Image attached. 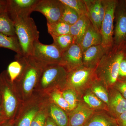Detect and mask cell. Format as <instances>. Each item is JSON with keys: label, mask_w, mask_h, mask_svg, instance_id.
<instances>
[{"label": "cell", "mask_w": 126, "mask_h": 126, "mask_svg": "<svg viewBox=\"0 0 126 126\" xmlns=\"http://www.w3.org/2000/svg\"><path fill=\"white\" fill-rule=\"evenodd\" d=\"M51 98L54 104L66 112H70V110L69 105L63 97L61 92L55 90L51 94Z\"/></svg>", "instance_id": "cell-30"}, {"label": "cell", "mask_w": 126, "mask_h": 126, "mask_svg": "<svg viewBox=\"0 0 126 126\" xmlns=\"http://www.w3.org/2000/svg\"><path fill=\"white\" fill-rule=\"evenodd\" d=\"M124 53H125V54L126 55V47L124 49Z\"/></svg>", "instance_id": "cell-42"}, {"label": "cell", "mask_w": 126, "mask_h": 126, "mask_svg": "<svg viewBox=\"0 0 126 126\" xmlns=\"http://www.w3.org/2000/svg\"><path fill=\"white\" fill-rule=\"evenodd\" d=\"M40 0H7V12L13 21L27 18Z\"/></svg>", "instance_id": "cell-10"}, {"label": "cell", "mask_w": 126, "mask_h": 126, "mask_svg": "<svg viewBox=\"0 0 126 126\" xmlns=\"http://www.w3.org/2000/svg\"><path fill=\"white\" fill-rule=\"evenodd\" d=\"M7 0H0V14L7 12Z\"/></svg>", "instance_id": "cell-37"}, {"label": "cell", "mask_w": 126, "mask_h": 126, "mask_svg": "<svg viewBox=\"0 0 126 126\" xmlns=\"http://www.w3.org/2000/svg\"><path fill=\"white\" fill-rule=\"evenodd\" d=\"M79 99L82 100L94 111L106 110L108 111L107 105L93 93L90 88L86 90Z\"/></svg>", "instance_id": "cell-19"}, {"label": "cell", "mask_w": 126, "mask_h": 126, "mask_svg": "<svg viewBox=\"0 0 126 126\" xmlns=\"http://www.w3.org/2000/svg\"><path fill=\"white\" fill-rule=\"evenodd\" d=\"M49 114L51 118L58 126H68V116L67 113L54 103L50 104Z\"/></svg>", "instance_id": "cell-20"}, {"label": "cell", "mask_w": 126, "mask_h": 126, "mask_svg": "<svg viewBox=\"0 0 126 126\" xmlns=\"http://www.w3.org/2000/svg\"><path fill=\"white\" fill-rule=\"evenodd\" d=\"M37 113V109H32L29 110L21 118L17 126H31L33 119Z\"/></svg>", "instance_id": "cell-31"}, {"label": "cell", "mask_w": 126, "mask_h": 126, "mask_svg": "<svg viewBox=\"0 0 126 126\" xmlns=\"http://www.w3.org/2000/svg\"><path fill=\"white\" fill-rule=\"evenodd\" d=\"M45 126H58L51 118H48L46 120Z\"/></svg>", "instance_id": "cell-38"}, {"label": "cell", "mask_w": 126, "mask_h": 126, "mask_svg": "<svg viewBox=\"0 0 126 126\" xmlns=\"http://www.w3.org/2000/svg\"><path fill=\"white\" fill-rule=\"evenodd\" d=\"M61 93L63 97L69 105L71 111L73 110L76 107L79 101L77 93L74 90L68 88H65Z\"/></svg>", "instance_id": "cell-27"}, {"label": "cell", "mask_w": 126, "mask_h": 126, "mask_svg": "<svg viewBox=\"0 0 126 126\" xmlns=\"http://www.w3.org/2000/svg\"><path fill=\"white\" fill-rule=\"evenodd\" d=\"M49 33L53 36H58L70 34V26L61 21L53 24L47 23Z\"/></svg>", "instance_id": "cell-24"}, {"label": "cell", "mask_w": 126, "mask_h": 126, "mask_svg": "<svg viewBox=\"0 0 126 126\" xmlns=\"http://www.w3.org/2000/svg\"><path fill=\"white\" fill-rule=\"evenodd\" d=\"M118 126H126V112L116 118Z\"/></svg>", "instance_id": "cell-35"}, {"label": "cell", "mask_w": 126, "mask_h": 126, "mask_svg": "<svg viewBox=\"0 0 126 126\" xmlns=\"http://www.w3.org/2000/svg\"><path fill=\"white\" fill-rule=\"evenodd\" d=\"M94 111L79 99L76 107L68 113V126H84Z\"/></svg>", "instance_id": "cell-12"}, {"label": "cell", "mask_w": 126, "mask_h": 126, "mask_svg": "<svg viewBox=\"0 0 126 126\" xmlns=\"http://www.w3.org/2000/svg\"><path fill=\"white\" fill-rule=\"evenodd\" d=\"M68 73L65 68L60 64L47 65L41 76V86L44 88L55 86L64 89L66 86Z\"/></svg>", "instance_id": "cell-8"}, {"label": "cell", "mask_w": 126, "mask_h": 126, "mask_svg": "<svg viewBox=\"0 0 126 126\" xmlns=\"http://www.w3.org/2000/svg\"><path fill=\"white\" fill-rule=\"evenodd\" d=\"M124 55V49L112 47L106 52L95 68L96 78L108 88L113 87L117 81L119 65Z\"/></svg>", "instance_id": "cell-1"}, {"label": "cell", "mask_w": 126, "mask_h": 126, "mask_svg": "<svg viewBox=\"0 0 126 126\" xmlns=\"http://www.w3.org/2000/svg\"><path fill=\"white\" fill-rule=\"evenodd\" d=\"M16 58L15 61L10 63L7 68V75L12 83L22 74L23 75L24 72L23 64L27 60V58L23 55L16 54Z\"/></svg>", "instance_id": "cell-18"}, {"label": "cell", "mask_w": 126, "mask_h": 126, "mask_svg": "<svg viewBox=\"0 0 126 126\" xmlns=\"http://www.w3.org/2000/svg\"><path fill=\"white\" fill-rule=\"evenodd\" d=\"M84 126H118L116 119L106 110L94 111Z\"/></svg>", "instance_id": "cell-15"}, {"label": "cell", "mask_w": 126, "mask_h": 126, "mask_svg": "<svg viewBox=\"0 0 126 126\" xmlns=\"http://www.w3.org/2000/svg\"></svg>", "instance_id": "cell-43"}, {"label": "cell", "mask_w": 126, "mask_h": 126, "mask_svg": "<svg viewBox=\"0 0 126 126\" xmlns=\"http://www.w3.org/2000/svg\"><path fill=\"white\" fill-rule=\"evenodd\" d=\"M104 15H105V7L104 4L102 0H101L100 5H99V12H98V16L99 20L101 25L104 18Z\"/></svg>", "instance_id": "cell-36"}, {"label": "cell", "mask_w": 126, "mask_h": 126, "mask_svg": "<svg viewBox=\"0 0 126 126\" xmlns=\"http://www.w3.org/2000/svg\"><path fill=\"white\" fill-rule=\"evenodd\" d=\"M63 53L53 43L50 45L42 44L39 41L35 43L32 57L46 66L60 64Z\"/></svg>", "instance_id": "cell-6"}, {"label": "cell", "mask_w": 126, "mask_h": 126, "mask_svg": "<svg viewBox=\"0 0 126 126\" xmlns=\"http://www.w3.org/2000/svg\"><path fill=\"white\" fill-rule=\"evenodd\" d=\"M63 4L75 11L79 16H87V10L84 0H60Z\"/></svg>", "instance_id": "cell-26"}, {"label": "cell", "mask_w": 126, "mask_h": 126, "mask_svg": "<svg viewBox=\"0 0 126 126\" xmlns=\"http://www.w3.org/2000/svg\"><path fill=\"white\" fill-rule=\"evenodd\" d=\"M102 41L101 33L97 30L91 23L79 45L83 52L89 47L102 44Z\"/></svg>", "instance_id": "cell-17"}, {"label": "cell", "mask_w": 126, "mask_h": 126, "mask_svg": "<svg viewBox=\"0 0 126 126\" xmlns=\"http://www.w3.org/2000/svg\"><path fill=\"white\" fill-rule=\"evenodd\" d=\"M109 49L102 44L89 47L83 53V65L95 69L104 55Z\"/></svg>", "instance_id": "cell-14"}, {"label": "cell", "mask_w": 126, "mask_h": 126, "mask_svg": "<svg viewBox=\"0 0 126 126\" xmlns=\"http://www.w3.org/2000/svg\"><path fill=\"white\" fill-rule=\"evenodd\" d=\"M87 10V16L90 22L95 29L100 32L101 23L99 20V16L93 9L90 2V0H84Z\"/></svg>", "instance_id": "cell-29"}, {"label": "cell", "mask_w": 126, "mask_h": 126, "mask_svg": "<svg viewBox=\"0 0 126 126\" xmlns=\"http://www.w3.org/2000/svg\"><path fill=\"white\" fill-rule=\"evenodd\" d=\"M52 37L53 40V43L63 53L74 44L73 38L70 34Z\"/></svg>", "instance_id": "cell-25"}, {"label": "cell", "mask_w": 126, "mask_h": 126, "mask_svg": "<svg viewBox=\"0 0 126 126\" xmlns=\"http://www.w3.org/2000/svg\"><path fill=\"white\" fill-rule=\"evenodd\" d=\"M108 112L116 118L126 112V99L113 87L108 88Z\"/></svg>", "instance_id": "cell-13"}, {"label": "cell", "mask_w": 126, "mask_h": 126, "mask_svg": "<svg viewBox=\"0 0 126 126\" xmlns=\"http://www.w3.org/2000/svg\"><path fill=\"white\" fill-rule=\"evenodd\" d=\"M90 89L94 94L108 106L109 98L108 88L102 81L96 79L91 85Z\"/></svg>", "instance_id": "cell-23"}, {"label": "cell", "mask_w": 126, "mask_h": 126, "mask_svg": "<svg viewBox=\"0 0 126 126\" xmlns=\"http://www.w3.org/2000/svg\"><path fill=\"white\" fill-rule=\"evenodd\" d=\"M5 121H4L1 122L0 123V126H2V125L5 122Z\"/></svg>", "instance_id": "cell-41"}, {"label": "cell", "mask_w": 126, "mask_h": 126, "mask_svg": "<svg viewBox=\"0 0 126 126\" xmlns=\"http://www.w3.org/2000/svg\"><path fill=\"white\" fill-rule=\"evenodd\" d=\"M46 117L44 113H37L34 118L31 126H45Z\"/></svg>", "instance_id": "cell-32"}, {"label": "cell", "mask_w": 126, "mask_h": 126, "mask_svg": "<svg viewBox=\"0 0 126 126\" xmlns=\"http://www.w3.org/2000/svg\"><path fill=\"white\" fill-rule=\"evenodd\" d=\"M96 79L95 69L81 65L68 72L65 88L74 90L79 99Z\"/></svg>", "instance_id": "cell-3"}, {"label": "cell", "mask_w": 126, "mask_h": 126, "mask_svg": "<svg viewBox=\"0 0 126 126\" xmlns=\"http://www.w3.org/2000/svg\"><path fill=\"white\" fill-rule=\"evenodd\" d=\"M83 52L79 45L73 44L63 53L60 65L65 68L68 72L83 65Z\"/></svg>", "instance_id": "cell-11"}, {"label": "cell", "mask_w": 126, "mask_h": 126, "mask_svg": "<svg viewBox=\"0 0 126 126\" xmlns=\"http://www.w3.org/2000/svg\"><path fill=\"white\" fill-rule=\"evenodd\" d=\"M4 115H3V111H2V107H1V104L0 103V123L1 122L5 121H3V120L1 119V118H2L3 120H5L4 119Z\"/></svg>", "instance_id": "cell-39"}, {"label": "cell", "mask_w": 126, "mask_h": 126, "mask_svg": "<svg viewBox=\"0 0 126 126\" xmlns=\"http://www.w3.org/2000/svg\"><path fill=\"white\" fill-rule=\"evenodd\" d=\"M113 87L126 99V79L117 80Z\"/></svg>", "instance_id": "cell-34"}, {"label": "cell", "mask_w": 126, "mask_h": 126, "mask_svg": "<svg viewBox=\"0 0 126 126\" xmlns=\"http://www.w3.org/2000/svg\"><path fill=\"white\" fill-rule=\"evenodd\" d=\"M113 47H126V0H117L115 7Z\"/></svg>", "instance_id": "cell-4"}, {"label": "cell", "mask_w": 126, "mask_h": 126, "mask_svg": "<svg viewBox=\"0 0 126 126\" xmlns=\"http://www.w3.org/2000/svg\"><path fill=\"white\" fill-rule=\"evenodd\" d=\"M64 5L60 0H40L34 9L45 16L47 23L53 24L61 20Z\"/></svg>", "instance_id": "cell-9"}, {"label": "cell", "mask_w": 126, "mask_h": 126, "mask_svg": "<svg viewBox=\"0 0 126 126\" xmlns=\"http://www.w3.org/2000/svg\"><path fill=\"white\" fill-rule=\"evenodd\" d=\"M126 79V55L125 54L119 65L117 80Z\"/></svg>", "instance_id": "cell-33"}, {"label": "cell", "mask_w": 126, "mask_h": 126, "mask_svg": "<svg viewBox=\"0 0 126 126\" xmlns=\"http://www.w3.org/2000/svg\"><path fill=\"white\" fill-rule=\"evenodd\" d=\"M11 50L16 54L23 55L22 50L16 36H10L0 33V48Z\"/></svg>", "instance_id": "cell-21"}, {"label": "cell", "mask_w": 126, "mask_h": 126, "mask_svg": "<svg viewBox=\"0 0 126 126\" xmlns=\"http://www.w3.org/2000/svg\"><path fill=\"white\" fill-rule=\"evenodd\" d=\"M0 33L7 36H16L14 21L7 12L0 14Z\"/></svg>", "instance_id": "cell-22"}, {"label": "cell", "mask_w": 126, "mask_h": 126, "mask_svg": "<svg viewBox=\"0 0 126 126\" xmlns=\"http://www.w3.org/2000/svg\"><path fill=\"white\" fill-rule=\"evenodd\" d=\"M105 7V15L101 25L102 38V45L108 49L113 47L114 14L117 0H102Z\"/></svg>", "instance_id": "cell-5"}, {"label": "cell", "mask_w": 126, "mask_h": 126, "mask_svg": "<svg viewBox=\"0 0 126 126\" xmlns=\"http://www.w3.org/2000/svg\"><path fill=\"white\" fill-rule=\"evenodd\" d=\"M12 123L10 121H9L8 122H6L2 126H11Z\"/></svg>", "instance_id": "cell-40"}, {"label": "cell", "mask_w": 126, "mask_h": 126, "mask_svg": "<svg viewBox=\"0 0 126 126\" xmlns=\"http://www.w3.org/2000/svg\"><path fill=\"white\" fill-rule=\"evenodd\" d=\"M91 23L87 16H81L75 24L70 26V34L73 38L74 44L80 45Z\"/></svg>", "instance_id": "cell-16"}, {"label": "cell", "mask_w": 126, "mask_h": 126, "mask_svg": "<svg viewBox=\"0 0 126 126\" xmlns=\"http://www.w3.org/2000/svg\"><path fill=\"white\" fill-rule=\"evenodd\" d=\"M80 17L78 14L75 11L70 7L64 5L63 12L60 21L71 26L75 24Z\"/></svg>", "instance_id": "cell-28"}, {"label": "cell", "mask_w": 126, "mask_h": 126, "mask_svg": "<svg viewBox=\"0 0 126 126\" xmlns=\"http://www.w3.org/2000/svg\"><path fill=\"white\" fill-rule=\"evenodd\" d=\"M16 36L26 58L32 56L35 43L39 41V32L33 18L19 19L14 21Z\"/></svg>", "instance_id": "cell-2"}, {"label": "cell", "mask_w": 126, "mask_h": 126, "mask_svg": "<svg viewBox=\"0 0 126 126\" xmlns=\"http://www.w3.org/2000/svg\"><path fill=\"white\" fill-rule=\"evenodd\" d=\"M10 82L7 72H3L0 74L1 105L5 119H9L12 117L17 106V100L10 86Z\"/></svg>", "instance_id": "cell-7"}]
</instances>
